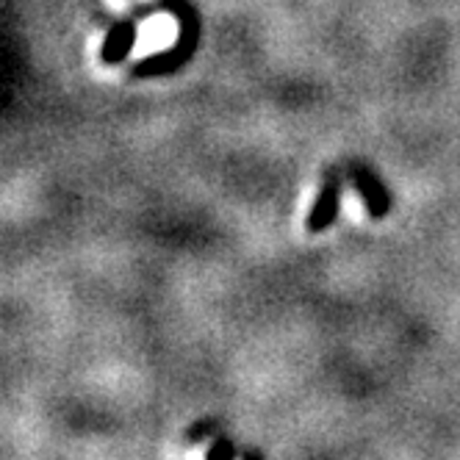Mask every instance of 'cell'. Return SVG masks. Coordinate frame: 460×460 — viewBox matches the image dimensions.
<instances>
[{"label":"cell","mask_w":460,"mask_h":460,"mask_svg":"<svg viewBox=\"0 0 460 460\" xmlns=\"http://www.w3.org/2000/svg\"><path fill=\"white\" fill-rule=\"evenodd\" d=\"M206 455H208V457H219V455H222V457H234V447H230L225 438H219V441H217V447H211Z\"/></svg>","instance_id":"cell-4"},{"label":"cell","mask_w":460,"mask_h":460,"mask_svg":"<svg viewBox=\"0 0 460 460\" xmlns=\"http://www.w3.org/2000/svg\"><path fill=\"white\" fill-rule=\"evenodd\" d=\"M349 175H352V183L358 186L360 197H364V206H367L369 217H372V219L385 217L388 208H391V200H388L385 186L377 181V175L369 172L367 167H360V164H352V167H349Z\"/></svg>","instance_id":"cell-2"},{"label":"cell","mask_w":460,"mask_h":460,"mask_svg":"<svg viewBox=\"0 0 460 460\" xmlns=\"http://www.w3.org/2000/svg\"><path fill=\"white\" fill-rule=\"evenodd\" d=\"M211 427H214V421H203V424L191 427V430H189V441H197V436H206Z\"/></svg>","instance_id":"cell-5"},{"label":"cell","mask_w":460,"mask_h":460,"mask_svg":"<svg viewBox=\"0 0 460 460\" xmlns=\"http://www.w3.org/2000/svg\"><path fill=\"white\" fill-rule=\"evenodd\" d=\"M137 42V25L134 22H117L109 37L103 42V50H101V58L106 64H119L125 61V56L130 53V48H134Z\"/></svg>","instance_id":"cell-3"},{"label":"cell","mask_w":460,"mask_h":460,"mask_svg":"<svg viewBox=\"0 0 460 460\" xmlns=\"http://www.w3.org/2000/svg\"><path fill=\"white\" fill-rule=\"evenodd\" d=\"M339 208H341V178H339V172H327L322 191H319L316 203L305 219V227L311 230V234H322V230H327L336 222Z\"/></svg>","instance_id":"cell-1"}]
</instances>
